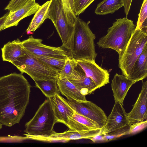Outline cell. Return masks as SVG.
<instances>
[{
    "instance_id": "24",
    "label": "cell",
    "mask_w": 147,
    "mask_h": 147,
    "mask_svg": "<svg viewBox=\"0 0 147 147\" xmlns=\"http://www.w3.org/2000/svg\"><path fill=\"white\" fill-rule=\"evenodd\" d=\"M76 63V61L72 58L66 59L64 66L59 71L58 78H66L69 81L79 80L80 77L75 69Z\"/></svg>"
},
{
    "instance_id": "25",
    "label": "cell",
    "mask_w": 147,
    "mask_h": 147,
    "mask_svg": "<svg viewBox=\"0 0 147 147\" xmlns=\"http://www.w3.org/2000/svg\"><path fill=\"white\" fill-rule=\"evenodd\" d=\"M36 86L47 98L60 94L56 79L34 81Z\"/></svg>"
},
{
    "instance_id": "4",
    "label": "cell",
    "mask_w": 147,
    "mask_h": 147,
    "mask_svg": "<svg viewBox=\"0 0 147 147\" xmlns=\"http://www.w3.org/2000/svg\"><path fill=\"white\" fill-rule=\"evenodd\" d=\"M95 38L88 24L77 17L71 52L72 58L76 60H95L97 56Z\"/></svg>"
},
{
    "instance_id": "31",
    "label": "cell",
    "mask_w": 147,
    "mask_h": 147,
    "mask_svg": "<svg viewBox=\"0 0 147 147\" xmlns=\"http://www.w3.org/2000/svg\"><path fill=\"white\" fill-rule=\"evenodd\" d=\"M147 126V120L131 125L129 127V134H136L145 129Z\"/></svg>"
},
{
    "instance_id": "13",
    "label": "cell",
    "mask_w": 147,
    "mask_h": 147,
    "mask_svg": "<svg viewBox=\"0 0 147 147\" xmlns=\"http://www.w3.org/2000/svg\"><path fill=\"white\" fill-rule=\"evenodd\" d=\"M141 91L131 111L127 113L130 125L147 120V81L142 80Z\"/></svg>"
},
{
    "instance_id": "32",
    "label": "cell",
    "mask_w": 147,
    "mask_h": 147,
    "mask_svg": "<svg viewBox=\"0 0 147 147\" xmlns=\"http://www.w3.org/2000/svg\"><path fill=\"white\" fill-rule=\"evenodd\" d=\"M88 139L91 140L94 142H105L104 134H98L93 137H91Z\"/></svg>"
},
{
    "instance_id": "34",
    "label": "cell",
    "mask_w": 147,
    "mask_h": 147,
    "mask_svg": "<svg viewBox=\"0 0 147 147\" xmlns=\"http://www.w3.org/2000/svg\"><path fill=\"white\" fill-rule=\"evenodd\" d=\"M61 0L63 5L73 11L74 0Z\"/></svg>"
},
{
    "instance_id": "3",
    "label": "cell",
    "mask_w": 147,
    "mask_h": 147,
    "mask_svg": "<svg viewBox=\"0 0 147 147\" xmlns=\"http://www.w3.org/2000/svg\"><path fill=\"white\" fill-rule=\"evenodd\" d=\"M136 28L133 21L127 17L116 19L112 26L108 28L107 34L97 42L99 47L109 48L116 51L120 57Z\"/></svg>"
},
{
    "instance_id": "20",
    "label": "cell",
    "mask_w": 147,
    "mask_h": 147,
    "mask_svg": "<svg viewBox=\"0 0 147 147\" xmlns=\"http://www.w3.org/2000/svg\"><path fill=\"white\" fill-rule=\"evenodd\" d=\"M147 76V45L136 61L129 79L136 82L143 80Z\"/></svg>"
},
{
    "instance_id": "11",
    "label": "cell",
    "mask_w": 147,
    "mask_h": 147,
    "mask_svg": "<svg viewBox=\"0 0 147 147\" xmlns=\"http://www.w3.org/2000/svg\"><path fill=\"white\" fill-rule=\"evenodd\" d=\"M86 76L94 82L98 89L109 83V74L107 69L102 68L95 60H76Z\"/></svg>"
},
{
    "instance_id": "28",
    "label": "cell",
    "mask_w": 147,
    "mask_h": 147,
    "mask_svg": "<svg viewBox=\"0 0 147 147\" xmlns=\"http://www.w3.org/2000/svg\"><path fill=\"white\" fill-rule=\"evenodd\" d=\"M95 0H74L73 11L76 16L83 12Z\"/></svg>"
},
{
    "instance_id": "1",
    "label": "cell",
    "mask_w": 147,
    "mask_h": 147,
    "mask_svg": "<svg viewBox=\"0 0 147 147\" xmlns=\"http://www.w3.org/2000/svg\"><path fill=\"white\" fill-rule=\"evenodd\" d=\"M31 86L22 73L0 78V123L11 127L20 123L29 103Z\"/></svg>"
},
{
    "instance_id": "6",
    "label": "cell",
    "mask_w": 147,
    "mask_h": 147,
    "mask_svg": "<svg viewBox=\"0 0 147 147\" xmlns=\"http://www.w3.org/2000/svg\"><path fill=\"white\" fill-rule=\"evenodd\" d=\"M12 64L21 73L27 74L34 81L56 79L59 70L39 60L25 50L23 55Z\"/></svg>"
},
{
    "instance_id": "8",
    "label": "cell",
    "mask_w": 147,
    "mask_h": 147,
    "mask_svg": "<svg viewBox=\"0 0 147 147\" xmlns=\"http://www.w3.org/2000/svg\"><path fill=\"white\" fill-rule=\"evenodd\" d=\"M42 40L30 36L27 39L21 41L24 50L33 55L43 56L66 59L72 58L71 52L63 47H55L45 45Z\"/></svg>"
},
{
    "instance_id": "22",
    "label": "cell",
    "mask_w": 147,
    "mask_h": 147,
    "mask_svg": "<svg viewBox=\"0 0 147 147\" xmlns=\"http://www.w3.org/2000/svg\"><path fill=\"white\" fill-rule=\"evenodd\" d=\"M52 1H48L40 6L35 13L26 30L27 34L34 32L47 19L49 8Z\"/></svg>"
},
{
    "instance_id": "17",
    "label": "cell",
    "mask_w": 147,
    "mask_h": 147,
    "mask_svg": "<svg viewBox=\"0 0 147 147\" xmlns=\"http://www.w3.org/2000/svg\"><path fill=\"white\" fill-rule=\"evenodd\" d=\"M56 80L60 92L66 97L67 100L78 102L87 100L86 96L82 94L80 91L67 79H61L57 77Z\"/></svg>"
},
{
    "instance_id": "16",
    "label": "cell",
    "mask_w": 147,
    "mask_h": 147,
    "mask_svg": "<svg viewBox=\"0 0 147 147\" xmlns=\"http://www.w3.org/2000/svg\"><path fill=\"white\" fill-rule=\"evenodd\" d=\"M136 82L123 75L116 73L111 84L115 100L123 106L124 99L131 86Z\"/></svg>"
},
{
    "instance_id": "9",
    "label": "cell",
    "mask_w": 147,
    "mask_h": 147,
    "mask_svg": "<svg viewBox=\"0 0 147 147\" xmlns=\"http://www.w3.org/2000/svg\"><path fill=\"white\" fill-rule=\"evenodd\" d=\"M66 101L76 112L95 122L100 128L105 125L107 116L101 108L92 102L87 100L78 102L70 100H66Z\"/></svg>"
},
{
    "instance_id": "29",
    "label": "cell",
    "mask_w": 147,
    "mask_h": 147,
    "mask_svg": "<svg viewBox=\"0 0 147 147\" xmlns=\"http://www.w3.org/2000/svg\"><path fill=\"white\" fill-rule=\"evenodd\" d=\"M31 0H11L4 9L9 11H15L23 6Z\"/></svg>"
},
{
    "instance_id": "35",
    "label": "cell",
    "mask_w": 147,
    "mask_h": 147,
    "mask_svg": "<svg viewBox=\"0 0 147 147\" xmlns=\"http://www.w3.org/2000/svg\"><path fill=\"white\" fill-rule=\"evenodd\" d=\"M9 12H7L0 18V32L3 30V25L8 15Z\"/></svg>"
},
{
    "instance_id": "5",
    "label": "cell",
    "mask_w": 147,
    "mask_h": 147,
    "mask_svg": "<svg viewBox=\"0 0 147 147\" xmlns=\"http://www.w3.org/2000/svg\"><path fill=\"white\" fill-rule=\"evenodd\" d=\"M49 98L39 106L33 118L25 124L24 132L28 138L47 137L53 132L57 123Z\"/></svg>"
},
{
    "instance_id": "21",
    "label": "cell",
    "mask_w": 147,
    "mask_h": 147,
    "mask_svg": "<svg viewBox=\"0 0 147 147\" xmlns=\"http://www.w3.org/2000/svg\"><path fill=\"white\" fill-rule=\"evenodd\" d=\"M67 127L69 130L77 131L100 128L95 122L75 112L69 118Z\"/></svg>"
},
{
    "instance_id": "10",
    "label": "cell",
    "mask_w": 147,
    "mask_h": 147,
    "mask_svg": "<svg viewBox=\"0 0 147 147\" xmlns=\"http://www.w3.org/2000/svg\"><path fill=\"white\" fill-rule=\"evenodd\" d=\"M130 125L127 113L123 106L115 101L111 113L101 128L100 134H107L128 127Z\"/></svg>"
},
{
    "instance_id": "23",
    "label": "cell",
    "mask_w": 147,
    "mask_h": 147,
    "mask_svg": "<svg viewBox=\"0 0 147 147\" xmlns=\"http://www.w3.org/2000/svg\"><path fill=\"white\" fill-rule=\"evenodd\" d=\"M123 6V0H103L97 5L95 13L102 15L112 14Z\"/></svg>"
},
{
    "instance_id": "19",
    "label": "cell",
    "mask_w": 147,
    "mask_h": 147,
    "mask_svg": "<svg viewBox=\"0 0 147 147\" xmlns=\"http://www.w3.org/2000/svg\"><path fill=\"white\" fill-rule=\"evenodd\" d=\"M75 69L79 76L80 79L78 80L69 81L80 91L82 94L85 96L90 94L98 89L94 82L86 76L83 69L77 62Z\"/></svg>"
},
{
    "instance_id": "15",
    "label": "cell",
    "mask_w": 147,
    "mask_h": 147,
    "mask_svg": "<svg viewBox=\"0 0 147 147\" xmlns=\"http://www.w3.org/2000/svg\"><path fill=\"white\" fill-rule=\"evenodd\" d=\"M40 6L35 0H31L18 9L9 11L3 25V30L17 26L22 19L35 13Z\"/></svg>"
},
{
    "instance_id": "26",
    "label": "cell",
    "mask_w": 147,
    "mask_h": 147,
    "mask_svg": "<svg viewBox=\"0 0 147 147\" xmlns=\"http://www.w3.org/2000/svg\"><path fill=\"white\" fill-rule=\"evenodd\" d=\"M135 28L147 32V0H144Z\"/></svg>"
},
{
    "instance_id": "7",
    "label": "cell",
    "mask_w": 147,
    "mask_h": 147,
    "mask_svg": "<svg viewBox=\"0 0 147 147\" xmlns=\"http://www.w3.org/2000/svg\"><path fill=\"white\" fill-rule=\"evenodd\" d=\"M147 45V32L135 28L122 55L118 66L122 74L129 78L134 65Z\"/></svg>"
},
{
    "instance_id": "14",
    "label": "cell",
    "mask_w": 147,
    "mask_h": 147,
    "mask_svg": "<svg viewBox=\"0 0 147 147\" xmlns=\"http://www.w3.org/2000/svg\"><path fill=\"white\" fill-rule=\"evenodd\" d=\"M57 123L67 125L69 119L75 113L66 100L60 94L49 98Z\"/></svg>"
},
{
    "instance_id": "33",
    "label": "cell",
    "mask_w": 147,
    "mask_h": 147,
    "mask_svg": "<svg viewBox=\"0 0 147 147\" xmlns=\"http://www.w3.org/2000/svg\"><path fill=\"white\" fill-rule=\"evenodd\" d=\"M132 1V0H123L124 12L127 16L129 13Z\"/></svg>"
},
{
    "instance_id": "27",
    "label": "cell",
    "mask_w": 147,
    "mask_h": 147,
    "mask_svg": "<svg viewBox=\"0 0 147 147\" xmlns=\"http://www.w3.org/2000/svg\"><path fill=\"white\" fill-rule=\"evenodd\" d=\"M33 55L39 60L49 65L58 68L59 69L63 67L66 60L48 56Z\"/></svg>"
},
{
    "instance_id": "18",
    "label": "cell",
    "mask_w": 147,
    "mask_h": 147,
    "mask_svg": "<svg viewBox=\"0 0 147 147\" xmlns=\"http://www.w3.org/2000/svg\"><path fill=\"white\" fill-rule=\"evenodd\" d=\"M1 50L3 60L12 63L20 57L25 51L19 39L8 42Z\"/></svg>"
},
{
    "instance_id": "30",
    "label": "cell",
    "mask_w": 147,
    "mask_h": 147,
    "mask_svg": "<svg viewBox=\"0 0 147 147\" xmlns=\"http://www.w3.org/2000/svg\"><path fill=\"white\" fill-rule=\"evenodd\" d=\"M129 127L125 129L104 134L105 142L114 140L122 136L129 134Z\"/></svg>"
},
{
    "instance_id": "12",
    "label": "cell",
    "mask_w": 147,
    "mask_h": 147,
    "mask_svg": "<svg viewBox=\"0 0 147 147\" xmlns=\"http://www.w3.org/2000/svg\"><path fill=\"white\" fill-rule=\"evenodd\" d=\"M101 128L77 131L69 129L64 132L58 133L54 131L47 137H31L30 138L36 140L51 142L56 141H68L70 140L82 139H89L100 134Z\"/></svg>"
},
{
    "instance_id": "2",
    "label": "cell",
    "mask_w": 147,
    "mask_h": 147,
    "mask_svg": "<svg viewBox=\"0 0 147 147\" xmlns=\"http://www.w3.org/2000/svg\"><path fill=\"white\" fill-rule=\"evenodd\" d=\"M47 19L53 22L61 40L62 46L71 52L77 19L74 12L63 5L61 0H52Z\"/></svg>"
}]
</instances>
